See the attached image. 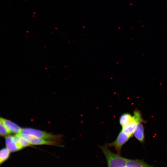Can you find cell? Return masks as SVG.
I'll return each mask as SVG.
<instances>
[{
	"label": "cell",
	"mask_w": 167,
	"mask_h": 167,
	"mask_svg": "<svg viewBox=\"0 0 167 167\" xmlns=\"http://www.w3.org/2000/svg\"><path fill=\"white\" fill-rule=\"evenodd\" d=\"M100 148L106 159L108 167H126L128 159L112 152L109 149L106 144Z\"/></svg>",
	"instance_id": "1"
},
{
	"label": "cell",
	"mask_w": 167,
	"mask_h": 167,
	"mask_svg": "<svg viewBox=\"0 0 167 167\" xmlns=\"http://www.w3.org/2000/svg\"><path fill=\"white\" fill-rule=\"evenodd\" d=\"M20 133L30 134L45 139L55 141L60 140L62 137L61 135H54L45 131L30 128H22Z\"/></svg>",
	"instance_id": "2"
},
{
	"label": "cell",
	"mask_w": 167,
	"mask_h": 167,
	"mask_svg": "<svg viewBox=\"0 0 167 167\" xmlns=\"http://www.w3.org/2000/svg\"><path fill=\"white\" fill-rule=\"evenodd\" d=\"M18 134L27 140L31 145H56L58 143L57 141L45 139L30 134L22 133Z\"/></svg>",
	"instance_id": "3"
},
{
	"label": "cell",
	"mask_w": 167,
	"mask_h": 167,
	"mask_svg": "<svg viewBox=\"0 0 167 167\" xmlns=\"http://www.w3.org/2000/svg\"><path fill=\"white\" fill-rule=\"evenodd\" d=\"M130 138V137L121 130L119 133L115 140L113 142L107 144L110 147H114L117 154L120 155L122 147L128 141Z\"/></svg>",
	"instance_id": "4"
},
{
	"label": "cell",
	"mask_w": 167,
	"mask_h": 167,
	"mask_svg": "<svg viewBox=\"0 0 167 167\" xmlns=\"http://www.w3.org/2000/svg\"><path fill=\"white\" fill-rule=\"evenodd\" d=\"M0 119L10 134H16L21 132L22 128L15 123L1 117H0Z\"/></svg>",
	"instance_id": "5"
},
{
	"label": "cell",
	"mask_w": 167,
	"mask_h": 167,
	"mask_svg": "<svg viewBox=\"0 0 167 167\" xmlns=\"http://www.w3.org/2000/svg\"><path fill=\"white\" fill-rule=\"evenodd\" d=\"M5 142L6 148L10 152H15L21 149L15 141L14 136L8 135L5 136Z\"/></svg>",
	"instance_id": "6"
},
{
	"label": "cell",
	"mask_w": 167,
	"mask_h": 167,
	"mask_svg": "<svg viewBox=\"0 0 167 167\" xmlns=\"http://www.w3.org/2000/svg\"><path fill=\"white\" fill-rule=\"evenodd\" d=\"M133 135L135 138L140 143L142 144L144 143V127L142 122L138 123Z\"/></svg>",
	"instance_id": "7"
},
{
	"label": "cell",
	"mask_w": 167,
	"mask_h": 167,
	"mask_svg": "<svg viewBox=\"0 0 167 167\" xmlns=\"http://www.w3.org/2000/svg\"><path fill=\"white\" fill-rule=\"evenodd\" d=\"M138 123L139 122L133 118V120L130 123L122 127V131L131 137L133 135Z\"/></svg>",
	"instance_id": "8"
},
{
	"label": "cell",
	"mask_w": 167,
	"mask_h": 167,
	"mask_svg": "<svg viewBox=\"0 0 167 167\" xmlns=\"http://www.w3.org/2000/svg\"><path fill=\"white\" fill-rule=\"evenodd\" d=\"M126 167H154L149 165L143 160L128 159Z\"/></svg>",
	"instance_id": "9"
},
{
	"label": "cell",
	"mask_w": 167,
	"mask_h": 167,
	"mask_svg": "<svg viewBox=\"0 0 167 167\" xmlns=\"http://www.w3.org/2000/svg\"><path fill=\"white\" fill-rule=\"evenodd\" d=\"M133 120V116L128 113L122 114L119 118V123L122 127L127 125Z\"/></svg>",
	"instance_id": "10"
},
{
	"label": "cell",
	"mask_w": 167,
	"mask_h": 167,
	"mask_svg": "<svg viewBox=\"0 0 167 167\" xmlns=\"http://www.w3.org/2000/svg\"><path fill=\"white\" fill-rule=\"evenodd\" d=\"M13 136L15 141L21 149L31 145L27 140L20 136L19 134H16Z\"/></svg>",
	"instance_id": "11"
},
{
	"label": "cell",
	"mask_w": 167,
	"mask_h": 167,
	"mask_svg": "<svg viewBox=\"0 0 167 167\" xmlns=\"http://www.w3.org/2000/svg\"><path fill=\"white\" fill-rule=\"evenodd\" d=\"M10 152L6 148L0 149V165L8 159Z\"/></svg>",
	"instance_id": "12"
},
{
	"label": "cell",
	"mask_w": 167,
	"mask_h": 167,
	"mask_svg": "<svg viewBox=\"0 0 167 167\" xmlns=\"http://www.w3.org/2000/svg\"><path fill=\"white\" fill-rule=\"evenodd\" d=\"M133 118L139 123H145L146 121L142 118L141 112L137 109H135L133 112Z\"/></svg>",
	"instance_id": "13"
},
{
	"label": "cell",
	"mask_w": 167,
	"mask_h": 167,
	"mask_svg": "<svg viewBox=\"0 0 167 167\" xmlns=\"http://www.w3.org/2000/svg\"><path fill=\"white\" fill-rule=\"evenodd\" d=\"M9 134V133L0 119V136L5 137Z\"/></svg>",
	"instance_id": "14"
}]
</instances>
